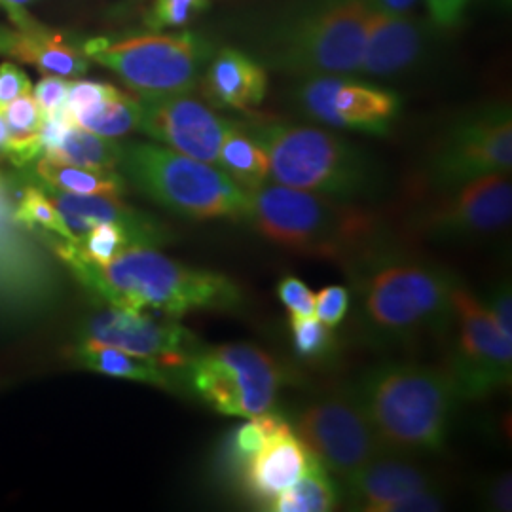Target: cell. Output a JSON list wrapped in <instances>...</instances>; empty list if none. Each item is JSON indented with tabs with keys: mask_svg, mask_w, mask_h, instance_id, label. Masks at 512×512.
<instances>
[{
	"mask_svg": "<svg viewBox=\"0 0 512 512\" xmlns=\"http://www.w3.org/2000/svg\"><path fill=\"white\" fill-rule=\"evenodd\" d=\"M366 342L399 348L452 330L458 277L391 239L348 268Z\"/></svg>",
	"mask_w": 512,
	"mask_h": 512,
	"instance_id": "obj_1",
	"label": "cell"
},
{
	"mask_svg": "<svg viewBox=\"0 0 512 512\" xmlns=\"http://www.w3.org/2000/svg\"><path fill=\"white\" fill-rule=\"evenodd\" d=\"M50 245L86 291L114 308L162 311L177 319L243 306V291L228 275L186 266L154 247H133L97 266L74 251L73 241L50 239Z\"/></svg>",
	"mask_w": 512,
	"mask_h": 512,
	"instance_id": "obj_2",
	"label": "cell"
},
{
	"mask_svg": "<svg viewBox=\"0 0 512 512\" xmlns=\"http://www.w3.org/2000/svg\"><path fill=\"white\" fill-rule=\"evenodd\" d=\"M247 194L243 220L262 238L298 255L338 262L346 270L391 239L384 220L363 203L272 181Z\"/></svg>",
	"mask_w": 512,
	"mask_h": 512,
	"instance_id": "obj_3",
	"label": "cell"
},
{
	"mask_svg": "<svg viewBox=\"0 0 512 512\" xmlns=\"http://www.w3.org/2000/svg\"><path fill=\"white\" fill-rule=\"evenodd\" d=\"M387 452L439 454L458 408V393L446 368L384 363L353 385Z\"/></svg>",
	"mask_w": 512,
	"mask_h": 512,
	"instance_id": "obj_4",
	"label": "cell"
},
{
	"mask_svg": "<svg viewBox=\"0 0 512 512\" xmlns=\"http://www.w3.org/2000/svg\"><path fill=\"white\" fill-rule=\"evenodd\" d=\"M270 162V181L363 203L384 192V171L363 148L315 126L245 124Z\"/></svg>",
	"mask_w": 512,
	"mask_h": 512,
	"instance_id": "obj_5",
	"label": "cell"
},
{
	"mask_svg": "<svg viewBox=\"0 0 512 512\" xmlns=\"http://www.w3.org/2000/svg\"><path fill=\"white\" fill-rule=\"evenodd\" d=\"M120 165L145 196L184 219L243 220L247 215V190L217 165L148 143L124 148Z\"/></svg>",
	"mask_w": 512,
	"mask_h": 512,
	"instance_id": "obj_6",
	"label": "cell"
},
{
	"mask_svg": "<svg viewBox=\"0 0 512 512\" xmlns=\"http://www.w3.org/2000/svg\"><path fill=\"white\" fill-rule=\"evenodd\" d=\"M370 6L366 0H311L270 46L272 65L298 76H359Z\"/></svg>",
	"mask_w": 512,
	"mask_h": 512,
	"instance_id": "obj_7",
	"label": "cell"
},
{
	"mask_svg": "<svg viewBox=\"0 0 512 512\" xmlns=\"http://www.w3.org/2000/svg\"><path fill=\"white\" fill-rule=\"evenodd\" d=\"M82 48L88 59L118 74L143 99L194 92L215 54L213 44L192 31L126 40L92 38Z\"/></svg>",
	"mask_w": 512,
	"mask_h": 512,
	"instance_id": "obj_8",
	"label": "cell"
},
{
	"mask_svg": "<svg viewBox=\"0 0 512 512\" xmlns=\"http://www.w3.org/2000/svg\"><path fill=\"white\" fill-rule=\"evenodd\" d=\"M181 368L194 395L222 416L255 418L272 410L283 385L274 357L251 344L203 349Z\"/></svg>",
	"mask_w": 512,
	"mask_h": 512,
	"instance_id": "obj_9",
	"label": "cell"
},
{
	"mask_svg": "<svg viewBox=\"0 0 512 512\" xmlns=\"http://www.w3.org/2000/svg\"><path fill=\"white\" fill-rule=\"evenodd\" d=\"M456 342L446 372L459 401H478L511 385L512 340L484 304L461 283L452 291Z\"/></svg>",
	"mask_w": 512,
	"mask_h": 512,
	"instance_id": "obj_10",
	"label": "cell"
},
{
	"mask_svg": "<svg viewBox=\"0 0 512 512\" xmlns=\"http://www.w3.org/2000/svg\"><path fill=\"white\" fill-rule=\"evenodd\" d=\"M511 165V107L492 103L459 116L435 148L427 173L435 188L448 190L484 175L509 173Z\"/></svg>",
	"mask_w": 512,
	"mask_h": 512,
	"instance_id": "obj_11",
	"label": "cell"
},
{
	"mask_svg": "<svg viewBox=\"0 0 512 512\" xmlns=\"http://www.w3.org/2000/svg\"><path fill=\"white\" fill-rule=\"evenodd\" d=\"M296 435L336 480H346L387 452L353 387L304 406L296 416Z\"/></svg>",
	"mask_w": 512,
	"mask_h": 512,
	"instance_id": "obj_12",
	"label": "cell"
},
{
	"mask_svg": "<svg viewBox=\"0 0 512 512\" xmlns=\"http://www.w3.org/2000/svg\"><path fill=\"white\" fill-rule=\"evenodd\" d=\"M440 192L439 200L418 217V228L427 238L452 243L478 241L511 224L512 186L507 173L484 175Z\"/></svg>",
	"mask_w": 512,
	"mask_h": 512,
	"instance_id": "obj_13",
	"label": "cell"
},
{
	"mask_svg": "<svg viewBox=\"0 0 512 512\" xmlns=\"http://www.w3.org/2000/svg\"><path fill=\"white\" fill-rule=\"evenodd\" d=\"M300 112L321 126L387 135L401 110L399 95L353 76H311L296 92Z\"/></svg>",
	"mask_w": 512,
	"mask_h": 512,
	"instance_id": "obj_14",
	"label": "cell"
},
{
	"mask_svg": "<svg viewBox=\"0 0 512 512\" xmlns=\"http://www.w3.org/2000/svg\"><path fill=\"white\" fill-rule=\"evenodd\" d=\"M14 207L0 183V313L18 317L52 300L55 279L46 256L31 241L33 230L19 224Z\"/></svg>",
	"mask_w": 512,
	"mask_h": 512,
	"instance_id": "obj_15",
	"label": "cell"
},
{
	"mask_svg": "<svg viewBox=\"0 0 512 512\" xmlns=\"http://www.w3.org/2000/svg\"><path fill=\"white\" fill-rule=\"evenodd\" d=\"M80 340L154 359L169 368H181L198 353L196 336L177 321H160L143 311L114 306L93 313Z\"/></svg>",
	"mask_w": 512,
	"mask_h": 512,
	"instance_id": "obj_16",
	"label": "cell"
},
{
	"mask_svg": "<svg viewBox=\"0 0 512 512\" xmlns=\"http://www.w3.org/2000/svg\"><path fill=\"white\" fill-rule=\"evenodd\" d=\"M139 129L158 143L200 162L217 165L230 120L190 93L143 99Z\"/></svg>",
	"mask_w": 512,
	"mask_h": 512,
	"instance_id": "obj_17",
	"label": "cell"
},
{
	"mask_svg": "<svg viewBox=\"0 0 512 512\" xmlns=\"http://www.w3.org/2000/svg\"><path fill=\"white\" fill-rule=\"evenodd\" d=\"M429 27L408 16L370 8L359 76L391 80L412 73L427 55Z\"/></svg>",
	"mask_w": 512,
	"mask_h": 512,
	"instance_id": "obj_18",
	"label": "cell"
},
{
	"mask_svg": "<svg viewBox=\"0 0 512 512\" xmlns=\"http://www.w3.org/2000/svg\"><path fill=\"white\" fill-rule=\"evenodd\" d=\"M50 192V200L61 213L74 241H80L93 226L103 222H114L128 228L143 247H158L169 241V232L162 222L129 207L120 198L71 194L54 188H50Z\"/></svg>",
	"mask_w": 512,
	"mask_h": 512,
	"instance_id": "obj_19",
	"label": "cell"
},
{
	"mask_svg": "<svg viewBox=\"0 0 512 512\" xmlns=\"http://www.w3.org/2000/svg\"><path fill=\"white\" fill-rule=\"evenodd\" d=\"M315 461V454L287 421L245 465L241 471L243 484L247 492L266 507L275 495L291 488L306 475Z\"/></svg>",
	"mask_w": 512,
	"mask_h": 512,
	"instance_id": "obj_20",
	"label": "cell"
},
{
	"mask_svg": "<svg viewBox=\"0 0 512 512\" xmlns=\"http://www.w3.org/2000/svg\"><path fill=\"white\" fill-rule=\"evenodd\" d=\"M401 456L403 454L385 452L366 463L355 475L342 480L344 495L353 509L380 512L395 499L435 486L423 467Z\"/></svg>",
	"mask_w": 512,
	"mask_h": 512,
	"instance_id": "obj_21",
	"label": "cell"
},
{
	"mask_svg": "<svg viewBox=\"0 0 512 512\" xmlns=\"http://www.w3.org/2000/svg\"><path fill=\"white\" fill-rule=\"evenodd\" d=\"M0 54L35 65L44 76L76 78L88 71L90 59L63 33L42 27L35 19L16 29L0 27Z\"/></svg>",
	"mask_w": 512,
	"mask_h": 512,
	"instance_id": "obj_22",
	"label": "cell"
},
{
	"mask_svg": "<svg viewBox=\"0 0 512 512\" xmlns=\"http://www.w3.org/2000/svg\"><path fill=\"white\" fill-rule=\"evenodd\" d=\"M202 86L205 99L213 107L245 112L264 101L268 74L251 55L236 48H222L211 57Z\"/></svg>",
	"mask_w": 512,
	"mask_h": 512,
	"instance_id": "obj_23",
	"label": "cell"
},
{
	"mask_svg": "<svg viewBox=\"0 0 512 512\" xmlns=\"http://www.w3.org/2000/svg\"><path fill=\"white\" fill-rule=\"evenodd\" d=\"M74 359L82 368L112 378L143 382L165 391H171L175 384V380L169 376V366L154 359L131 355L122 349L80 340V344L74 349Z\"/></svg>",
	"mask_w": 512,
	"mask_h": 512,
	"instance_id": "obj_24",
	"label": "cell"
},
{
	"mask_svg": "<svg viewBox=\"0 0 512 512\" xmlns=\"http://www.w3.org/2000/svg\"><path fill=\"white\" fill-rule=\"evenodd\" d=\"M217 167H220L243 190H255L270 183V162L264 148L241 124L228 128L219 150Z\"/></svg>",
	"mask_w": 512,
	"mask_h": 512,
	"instance_id": "obj_25",
	"label": "cell"
},
{
	"mask_svg": "<svg viewBox=\"0 0 512 512\" xmlns=\"http://www.w3.org/2000/svg\"><path fill=\"white\" fill-rule=\"evenodd\" d=\"M37 175L48 184V188L71 194L122 198L126 190V181L116 169H86L61 164L46 156H42L37 164Z\"/></svg>",
	"mask_w": 512,
	"mask_h": 512,
	"instance_id": "obj_26",
	"label": "cell"
},
{
	"mask_svg": "<svg viewBox=\"0 0 512 512\" xmlns=\"http://www.w3.org/2000/svg\"><path fill=\"white\" fill-rule=\"evenodd\" d=\"M340 503V490L334 476L317 459L308 473L302 476L291 488L275 495L264 507L274 512H329Z\"/></svg>",
	"mask_w": 512,
	"mask_h": 512,
	"instance_id": "obj_27",
	"label": "cell"
},
{
	"mask_svg": "<svg viewBox=\"0 0 512 512\" xmlns=\"http://www.w3.org/2000/svg\"><path fill=\"white\" fill-rule=\"evenodd\" d=\"M44 156L61 164L86 169H116L122 162L124 147L73 124L54 148L44 152Z\"/></svg>",
	"mask_w": 512,
	"mask_h": 512,
	"instance_id": "obj_28",
	"label": "cell"
},
{
	"mask_svg": "<svg viewBox=\"0 0 512 512\" xmlns=\"http://www.w3.org/2000/svg\"><path fill=\"white\" fill-rule=\"evenodd\" d=\"M0 110L8 126L6 158H10L12 164L23 167L42 152L40 129L44 122V112L31 93L21 95Z\"/></svg>",
	"mask_w": 512,
	"mask_h": 512,
	"instance_id": "obj_29",
	"label": "cell"
},
{
	"mask_svg": "<svg viewBox=\"0 0 512 512\" xmlns=\"http://www.w3.org/2000/svg\"><path fill=\"white\" fill-rule=\"evenodd\" d=\"M143 114V103L126 93H118L110 99H105L90 109L80 110L73 114L74 124L82 129H88L95 135L118 139L131 131L139 129Z\"/></svg>",
	"mask_w": 512,
	"mask_h": 512,
	"instance_id": "obj_30",
	"label": "cell"
},
{
	"mask_svg": "<svg viewBox=\"0 0 512 512\" xmlns=\"http://www.w3.org/2000/svg\"><path fill=\"white\" fill-rule=\"evenodd\" d=\"M287 420L272 410L249 418L243 425L236 427L224 446V461L232 471H243L245 465L255 458L260 448L277 433Z\"/></svg>",
	"mask_w": 512,
	"mask_h": 512,
	"instance_id": "obj_31",
	"label": "cell"
},
{
	"mask_svg": "<svg viewBox=\"0 0 512 512\" xmlns=\"http://www.w3.org/2000/svg\"><path fill=\"white\" fill-rule=\"evenodd\" d=\"M73 245L78 255L97 266L109 264L110 260H114L128 249L143 247L128 228L114 222H103L93 226L84 238L73 241Z\"/></svg>",
	"mask_w": 512,
	"mask_h": 512,
	"instance_id": "obj_32",
	"label": "cell"
},
{
	"mask_svg": "<svg viewBox=\"0 0 512 512\" xmlns=\"http://www.w3.org/2000/svg\"><path fill=\"white\" fill-rule=\"evenodd\" d=\"M14 217L19 224L27 226L33 232L44 230V232H52L57 238L74 241L61 213L55 209L54 203L46 196V192H42L37 186H27L21 192L18 205L14 207Z\"/></svg>",
	"mask_w": 512,
	"mask_h": 512,
	"instance_id": "obj_33",
	"label": "cell"
},
{
	"mask_svg": "<svg viewBox=\"0 0 512 512\" xmlns=\"http://www.w3.org/2000/svg\"><path fill=\"white\" fill-rule=\"evenodd\" d=\"M294 353L306 361H323L334 349V334L325 323L313 317L291 319Z\"/></svg>",
	"mask_w": 512,
	"mask_h": 512,
	"instance_id": "obj_34",
	"label": "cell"
},
{
	"mask_svg": "<svg viewBox=\"0 0 512 512\" xmlns=\"http://www.w3.org/2000/svg\"><path fill=\"white\" fill-rule=\"evenodd\" d=\"M207 2L209 0H154L148 12L147 25L152 31L183 27L205 10Z\"/></svg>",
	"mask_w": 512,
	"mask_h": 512,
	"instance_id": "obj_35",
	"label": "cell"
},
{
	"mask_svg": "<svg viewBox=\"0 0 512 512\" xmlns=\"http://www.w3.org/2000/svg\"><path fill=\"white\" fill-rule=\"evenodd\" d=\"M351 293L348 287L330 285L315 294V317L330 329L338 327L348 315Z\"/></svg>",
	"mask_w": 512,
	"mask_h": 512,
	"instance_id": "obj_36",
	"label": "cell"
},
{
	"mask_svg": "<svg viewBox=\"0 0 512 512\" xmlns=\"http://www.w3.org/2000/svg\"><path fill=\"white\" fill-rule=\"evenodd\" d=\"M279 300L291 311L293 317H313L315 315V294L311 293L308 285L294 275L281 279L277 287Z\"/></svg>",
	"mask_w": 512,
	"mask_h": 512,
	"instance_id": "obj_37",
	"label": "cell"
},
{
	"mask_svg": "<svg viewBox=\"0 0 512 512\" xmlns=\"http://www.w3.org/2000/svg\"><path fill=\"white\" fill-rule=\"evenodd\" d=\"M120 90H116L110 84L103 82H88V80H76L69 84V93H67V103L65 107L71 112V116L80 112V110L90 109L93 105L110 99L118 95Z\"/></svg>",
	"mask_w": 512,
	"mask_h": 512,
	"instance_id": "obj_38",
	"label": "cell"
},
{
	"mask_svg": "<svg viewBox=\"0 0 512 512\" xmlns=\"http://www.w3.org/2000/svg\"><path fill=\"white\" fill-rule=\"evenodd\" d=\"M446 507V499L437 486H429L418 492L404 495L382 507L380 512H437Z\"/></svg>",
	"mask_w": 512,
	"mask_h": 512,
	"instance_id": "obj_39",
	"label": "cell"
},
{
	"mask_svg": "<svg viewBox=\"0 0 512 512\" xmlns=\"http://www.w3.org/2000/svg\"><path fill=\"white\" fill-rule=\"evenodd\" d=\"M482 302V300H480ZM484 308L490 311L494 317L495 325L499 330L512 340V294L511 283L501 281L495 285L494 289L488 294V300L482 302Z\"/></svg>",
	"mask_w": 512,
	"mask_h": 512,
	"instance_id": "obj_40",
	"label": "cell"
},
{
	"mask_svg": "<svg viewBox=\"0 0 512 512\" xmlns=\"http://www.w3.org/2000/svg\"><path fill=\"white\" fill-rule=\"evenodd\" d=\"M69 84L71 82L65 80L63 76H54V74H48L38 82L33 97L37 99L38 107L44 114H50L65 107Z\"/></svg>",
	"mask_w": 512,
	"mask_h": 512,
	"instance_id": "obj_41",
	"label": "cell"
},
{
	"mask_svg": "<svg viewBox=\"0 0 512 512\" xmlns=\"http://www.w3.org/2000/svg\"><path fill=\"white\" fill-rule=\"evenodd\" d=\"M33 86L29 76L23 73L14 63L0 65V109L18 99L25 93H31Z\"/></svg>",
	"mask_w": 512,
	"mask_h": 512,
	"instance_id": "obj_42",
	"label": "cell"
},
{
	"mask_svg": "<svg viewBox=\"0 0 512 512\" xmlns=\"http://www.w3.org/2000/svg\"><path fill=\"white\" fill-rule=\"evenodd\" d=\"M431 21L439 29H452L465 16L471 0H425Z\"/></svg>",
	"mask_w": 512,
	"mask_h": 512,
	"instance_id": "obj_43",
	"label": "cell"
},
{
	"mask_svg": "<svg viewBox=\"0 0 512 512\" xmlns=\"http://www.w3.org/2000/svg\"><path fill=\"white\" fill-rule=\"evenodd\" d=\"M484 505L490 511L509 512L512 509L511 473H503L484 488Z\"/></svg>",
	"mask_w": 512,
	"mask_h": 512,
	"instance_id": "obj_44",
	"label": "cell"
},
{
	"mask_svg": "<svg viewBox=\"0 0 512 512\" xmlns=\"http://www.w3.org/2000/svg\"><path fill=\"white\" fill-rule=\"evenodd\" d=\"M418 2L420 0H366L370 8L391 16H406Z\"/></svg>",
	"mask_w": 512,
	"mask_h": 512,
	"instance_id": "obj_45",
	"label": "cell"
},
{
	"mask_svg": "<svg viewBox=\"0 0 512 512\" xmlns=\"http://www.w3.org/2000/svg\"><path fill=\"white\" fill-rule=\"evenodd\" d=\"M31 2H35V0H0V6L8 12L14 25H25L33 19L25 10L27 4H31Z\"/></svg>",
	"mask_w": 512,
	"mask_h": 512,
	"instance_id": "obj_46",
	"label": "cell"
},
{
	"mask_svg": "<svg viewBox=\"0 0 512 512\" xmlns=\"http://www.w3.org/2000/svg\"><path fill=\"white\" fill-rule=\"evenodd\" d=\"M6 148H8V126L0 110V156H6Z\"/></svg>",
	"mask_w": 512,
	"mask_h": 512,
	"instance_id": "obj_47",
	"label": "cell"
},
{
	"mask_svg": "<svg viewBox=\"0 0 512 512\" xmlns=\"http://www.w3.org/2000/svg\"><path fill=\"white\" fill-rule=\"evenodd\" d=\"M497 4H501V6H509L511 4V0H494Z\"/></svg>",
	"mask_w": 512,
	"mask_h": 512,
	"instance_id": "obj_48",
	"label": "cell"
}]
</instances>
